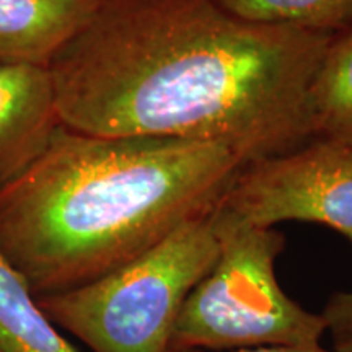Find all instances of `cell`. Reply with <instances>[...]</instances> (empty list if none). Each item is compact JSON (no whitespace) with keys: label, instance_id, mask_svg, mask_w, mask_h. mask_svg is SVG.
Returning <instances> with one entry per match:
<instances>
[{"label":"cell","instance_id":"6da1fadb","mask_svg":"<svg viewBox=\"0 0 352 352\" xmlns=\"http://www.w3.org/2000/svg\"><path fill=\"white\" fill-rule=\"evenodd\" d=\"M331 39L214 0H100L47 70L69 129L219 142L245 166L314 139L308 88Z\"/></svg>","mask_w":352,"mask_h":352},{"label":"cell","instance_id":"7a4b0ae2","mask_svg":"<svg viewBox=\"0 0 352 352\" xmlns=\"http://www.w3.org/2000/svg\"><path fill=\"white\" fill-rule=\"evenodd\" d=\"M241 166L219 142L60 124L0 189V253L36 298L82 287L212 212Z\"/></svg>","mask_w":352,"mask_h":352},{"label":"cell","instance_id":"3957f363","mask_svg":"<svg viewBox=\"0 0 352 352\" xmlns=\"http://www.w3.org/2000/svg\"><path fill=\"white\" fill-rule=\"evenodd\" d=\"M212 219L217 259L184 300L170 352L320 346L327 334L323 316L298 305L277 280L283 233L240 222L217 206Z\"/></svg>","mask_w":352,"mask_h":352},{"label":"cell","instance_id":"277c9868","mask_svg":"<svg viewBox=\"0 0 352 352\" xmlns=\"http://www.w3.org/2000/svg\"><path fill=\"white\" fill-rule=\"evenodd\" d=\"M219 254L212 212L82 287L36 298L43 314L94 352H170L186 297Z\"/></svg>","mask_w":352,"mask_h":352},{"label":"cell","instance_id":"5b68a950","mask_svg":"<svg viewBox=\"0 0 352 352\" xmlns=\"http://www.w3.org/2000/svg\"><path fill=\"white\" fill-rule=\"evenodd\" d=\"M219 209L250 226L320 223L352 246V147L311 139L241 166Z\"/></svg>","mask_w":352,"mask_h":352},{"label":"cell","instance_id":"8992f818","mask_svg":"<svg viewBox=\"0 0 352 352\" xmlns=\"http://www.w3.org/2000/svg\"><path fill=\"white\" fill-rule=\"evenodd\" d=\"M59 126L47 67L0 64V189L41 155Z\"/></svg>","mask_w":352,"mask_h":352},{"label":"cell","instance_id":"52a82bcc","mask_svg":"<svg viewBox=\"0 0 352 352\" xmlns=\"http://www.w3.org/2000/svg\"><path fill=\"white\" fill-rule=\"evenodd\" d=\"M100 0H0V64L47 67Z\"/></svg>","mask_w":352,"mask_h":352},{"label":"cell","instance_id":"ba28073f","mask_svg":"<svg viewBox=\"0 0 352 352\" xmlns=\"http://www.w3.org/2000/svg\"><path fill=\"white\" fill-rule=\"evenodd\" d=\"M307 103L311 138L352 147V25L333 34Z\"/></svg>","mask_w":352,"mask_h":352},{"label":"cell","instance_id":"9c48e42d","mask_svg":"<svg viewBox=\"0 0 352 352\" xmlns=\"http://www.w3.org/2000/svg\"><path fill=\"white\" fill-rule=\"evenodd\" d=\"M2 352H77L43 314L19 271L0 253Z\"/></svg>","mask_w":352,"mask_h":352},{"label":"cell","instance_id":"30bf717a","mask_svg":"<svg viewBox=\"0 0 352 352\" xmlns=\"http://www.w3.org/2000/svg\"><path fill=\"white\" fill-rule=\"evenodd\" d=\"M248 23L336 34L352 25V0H214Z\"/></svg>","mask_w":352,"mask_h":352},{"label":"cell","instance_id":"8fae6325","mask_svg":"<svg viewBox=\"0 0 352 352\" xmlns=\"http://www.w3.org/2000/svg\"><path fill=\"white\" fill-rule=\"evenodd\" d=\"M333 349L352 352V290H340L328 297L321 310Z\"/></svg>","mask_w":352,"mask_h":352},{"label":"cell","instance_id":"7c38bea8","mask_svg":"<svg viewBox=\"0 0 352 352\" xmlns=\"http://www.w3.org/2000/svg\"><path fill=\"white\" fill-rule=\"evenodd\" d=\"M176 352H204V351L189 349V351H176ZM232 352H338V351H334L333 347L331 349H328V347L320 344L315 347H252V349H239Z\"/></svg>","mask_w":352,"mask_h":352},{"label":"cell","instance_id":"4fadbf2b","mask_svg":"<svg viewBox=\"0 0 352 352\" xmlns=\"http://www.w3.org/2000/svg\"><path fill=\"white\" fill-rule=\"evenodd\" d=\"M0 352H2V349H0Z\"/></svg>","mask_w":352,"mask_h":352}]
</instances>
